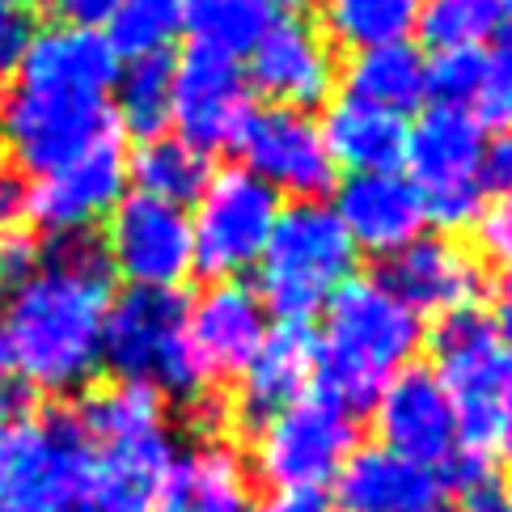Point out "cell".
<instances>
[{
    "label": "cell",
    "instance_id": "obj_1",
    "mask_svg": "<svg viewBox=\"0 0 512 512\" xmlns=\"http://www.w3.org/2000/svg\"><path fill=\"white\" fill-rule=\"evenodd\" d=\"M115 271L94 233L47 237L43 259L0 309V356L26 390L72 394L102 369V322Z\"/></svg>",
    "mask_w": 512,
    "mask_h": 512
},
{
    "label": "cell",
    "instance_id": "obj_2",
    "mask_svg": "<svg viewBox=\"0 0 512 512\" xmlns=\"http://www.w3.org/2000/svg\"><path fill=\"white\" fill-rule=\"evenodd\" d=\"M424 343V322L381 276H352L322 309L314 335L318 394L343 411H364Z\"/></svg>",
    "mask_w": 512,
    "mask_h": 512
},
{
    "label": "cell",
    "instance_id": "obj_3",
    "mask_svg": "<svg viewBox=\"0 0 512 512\" xmlns=\"http://www.w3.org/2000/svg\"><path fill=\"white\" fill-rule=\"evenodd\" d=\"M432 373L453 402L462 449L512 462V347L479 305L453 309L432 326Z\"/></svg>",
    "mask_w": 512,
    "mask_h": 512
},
{
    "label": "cell",
    "instance_id": "obj_4",
    "mask_svg": "<svg viewBox=\"0 0 512 512\" xmlns=\"http://www.w3.org/2000/svg\"><path fill=\"white\" fill-rule=\"evenodd\" d=\"M356 259L360 250L326 199H292L280 208V221L254 263V292L276 322L309 326V318L322 314L326 301L356 276Z\"/></svg>",
    "mask_w": 512,
    "mask_h": 512
},
{
    "label": "cell",
    "instance_id": "obj_5",
    "mask_svg": "<svg viewBox=\"0 0 512 512\" xmlns=\"http://www.w3.org/2000/svg\"><path fill=\"white\" fill-rule=\"evenodd\" d=\"M77 424L106 479L153 512L157 487L178 457L166 398L149 381H111L81 398Z\"/></svg>",
    "mask_w": 512,
    "mask_h": 512
},
{
    "label": "cell",
    "instance_id": "obj_6",
    "mask_svg": "<svg viewBox=\"0 0 512 512\" xmlns=\"http://www.w3.org/2000/svg\"><path fill=\"white\" fill-rule=\"evenodd\" d=\"M119 132L111 98L81 89L34 85L17 77L0 94V161L26 178H43Z\"/></svg>",
    "mask_w": 512,
    "mask_h": 512
},
{
    "label": "cell",
    "instance_id": "obj_7",
    "mask_svg": "<svg viewBox=\"0 0 512 512\" xmlns=\"http://www.w3.org/2000/svg\"><path fill=\"white\" fill-rule=\"evenodd\" d=\"M483 149L487 136L466 111L457 106H428L411 123L407 153H402V174L419 191L424 216L436 233H462L479 221L487 204L483 195Z\"/></svg>",
    "mask_w": 512,
    "mask_h": 512
},
{
    "label": "cell",
    "instance_id": "obj_8",
    "mask_svg": "<svg viewBox=\"0 0 512 512\" xmlns=\"http://www.w3.org/2000/svg\"><path fill=\"white\" fill-rule=\"evenodd\" d=\"M356 453V419L326 394H301L263 419L250 441V466L271 491H322Z\"/></svg>",
    "mask_w": 512,
    "mask_h": 512
},
{
    "label": "cell",
    "instance_id": "obj_9",
    "mask_svg": "<svg viewBox=\"0 0 512 512\" xmlns=\"http://www.w3.org/2000/svg\"><path fill=\"white\" fill-rule=\"evenodd\" d=\"M280 208L284 199L246 166L216 170L204 195L187 212L195 271L212 284L242 280V271H254V263H259L267 237L280 221Z\"/></svg>",
    "mask_w": 512,
    "mask_h": 512
},
{
    "label": "cell",
    "instance_id": "obj_10",
    "mask_svg": "<svg viewBox=\"0 0 512 512\" xmlns=\"http://www.w3.org/2000/svg\"><path fill=\"white\" fill-rule=\"evenodd\" d=\"M115 276L132 288L178 292V284L195 271L191 250V216L187 208L161 204L149 195H123L106 216V233L98 237Z\"/></svg>",
    "mask_w": 512,
    "mask_h": 512
},
{
    "label": "cell",
    "instance_id": "obj_11",
    "mask_svg": "<svg viewBox=\"0 0 512 512\" xmlns=\"http://www.w3.org/2000/svg\"><path fill=\"white\" fill-rule=\"evenodd\" d=\"M254 94L237 60L187 51L174 60V98H170V132L199 153L237 149L246 123L254 119Z\"/></svg>",
    "mask_w": 512,
    "mask_h": 512
},
{
    "label": "cell",
    "instance_id": "obj_12",
    "mask_svg": "<svg viewBox=\"0 0 512 512\" xmlns=\"http://www.w3.org/2000/svg\"><path fill=\"white\" fill-rule=\"evenodd\" d=\"M237 153L254 178H263L280 199H322L335 191L339 170L326 153L322 127L305 111H284V106H263L246 123Z\"/></svg>",
    "mask_w": 512,
    "mask_h": 512
},
{
    "label": "cell",
    "instance_id": "obj_13",
    "mask_svg": "<svg viewBox=\"0 0 512 512\" xmlns=\"http://www.w3.org/2000/svg\"><path fill=\"white\" fill-rule=\"evenodd\" d=\"M127 195V149L123 132L102 136L94 149L72 157L68 166L43 174L30 187V221L47 237L94 233Z\"/></svg>",
    "mask_w": 512,
    "mask_h": 512
},
{
    "label": "cell",
    "instance_id": "obj_14",
    "mask_svg": "<svg viewBox=\"0 0 512 512\" xmlns=\"http://www.w3.org/2000/svg\"><path fill=\"white\" fill-rule=\"evenodd\" d=\"M242 72L254 98H267V106H284V111H305V115H314V106L331 102L339 89L335 47L322 39L318 26L301 22V17H280L254 43Z\"/></svg>",
    "mask_w": 512,
    "mask_h": 512
},
{
    "label": "cell",
    "instance_id": "obj_15",
    "mask_svg": "<svg viewBox=\"0 0 512 512\" xmlns=\"http://www.w3.org/2000/svg\"><path fill=\"white\" fill-rule=\"evenodd\" d=\"M373 428L381 449L424 470H441L462 449L453 402L441 377L424 364H407L398 377L386 381V390L373 398Z\"/></svg>",
    "mask_w": 512,
    "mask_h": 512
},
{
    "label": "cell",
    "instance_id": "obj_16",
    "mask_svg": "<svg viewBox=\"0 0 512 512\" xmlns=\"http://www.w3.org/2000/svg\"><path fill=\"white\" fill-rule=\"evenodd\" d=\"M81 445L77 411L60 407L0 428V512H47Z\"/></svg>",
    "mask_w": 512,
    "mask_h": 512
},
{
    "label": "cell",
    "instance_id": "obj_17",
    "mask_svg": "<svg viewBox=\"0 0 512 512\" xmlns=\"http://www.w3.org/2000/svg\"><path fill=\"white\" fill-rule=\"evenodd\" d=\"M182 318L187 301L178 292L157 288H127L106 305L102 322V364L115 381H149L170 369L174 352L182 347Z\"/></svg>",
    "mask_w": 512,
    "mask_h": 512
},
{
    "label": "cell",
    "instance_id": "obj_18",
    "mask_svg": "<svg viewBox=\"0 0 512 512\" xmlns=\"http://www.w3.org/2000/svg\"><path fill=\"white\" fill-rule=\"evenodd\" d=\"M271 331V314L263 309L259 292L242 280L208 284L187 305L182 318V339H187L195 364L208 381L237 377L254 360Z\"/></svg>",
    "mask_w": 512,
    "mask_h": 512
},
{
    "label": "cell",
    "instance_id": "obj_19",
    "mask_svg": "<svg viewBox=\"0 0 512 512\" xmlns=\"http://www.w3.org/2000/svg\"><path fill=\"white\" fill-rule=\"evenodd\" d=\"M386 280L415 314L445 318L470 309L483 297V259L453 233H419L411 246L390 254L381 267Z\"/></svg>",
    "mask_w": 512,
    "mask_h": 512
},
{
    "label": "cell",
    "instance_id": "obj_20",
    "mask_svg": "<svg viewBox=\"0 0 512 512\" xmlns=\"http://www.w3.org/2000/svg\"><path fill=\"white\" fill-rule=\"evenodd\" d=\"M331 208L339 216V225L347 229V237H352V246L377 254V259H390L402 246H411L428 225L419 191L402 170L343 174L335 182Z\"/></svg>",
    "mask_w": 512,
    "mask_h": 512
},
{
    "label": "cell",
    "instance_id": "obj_21",
    "mask_svg": "<svg viewBox=\"0 0 512 512\" xmlns=\"http://www.w3.org/2000/svg\"><path fill=\"white\" fill-rule=\"evenodd\" d=\"M153 512H254L250 466L229 441L204 436L174 457L153 496Z\"/></svg>",
    "mask_w": 512,
    "mask_h": 512
},
{
    "label": "cell",
    "instance_id": "obj_22",
    "mask_svg": "<svg viewBox=\"0 0 512 512\" xmlns=\"http://www.w3.org/2000/svg\"><path fill=\"white\" fill-rule=\"evenodd\" d=\"M309 381H314V331L305 322H276L254 360L237 373V398L229 411L242 424L259 428L263 419L297 402Z\"/></svg>",
    "mask_w": 512,
    "mask_h": 512
},
{
    "label": "cell",
    "instance_id": "obj_23",
    "mask_svg": "<svg viewBox=\"0 0 512 512\" xmlns=\"http://www.w3.org/2000/svg\"><path fill=\"white\" fill-rule=\"evenodd\" d=\"M335 491L343 512H436L445 504L436 470L415 466L381 445L356 449L347 457Z\"/></svg>",
    "mask_w": 512,
    "mask_h": 512
},
{
    "label": "cell",
    "instance_id": "obj_24",
    "mask_svg": "<svg viewBox=\"0 0 512 512\" xmlns=\"http://www.w3.org/2000/svg\"><path fill=\"white\" fill-rule=\"evenodd\" d=\"M17 77L34 85H60V89H81V94L111 98L115 77H119V56L111 51L102 30L56 22L47 30H34Z\"/></svg>",
    "mask_w": 512,
    "mask_h": 512
},
{
    "label": "cell",
    "instance_id": "obj_25",
    "mask_svg": "<svg viewBox=\"0 0 512 512\" xmlns=\"http://www.w3.org/2000/svg\"><path fill=\"white\" fill-rule=\"evenodd\" d=\"M318 127H322L326 153H331L339 174L402 170L411 119L377 111V106L356 102V98H331V106H326V119Z\"/></svg>",
    "mask_w": 512,
    "mask_h": 512
},
{
    "label": "cell",
    "instance_id": "obj_26",
    "mask_svg": "<svg viewBox=\"0 0 512 512\" xmlns=\"http://www.w3.org/2000/svg\"><path fill=\"white\" fill-rule=\"evenodd\" d=\"M339 98L369 102L377 111L407 119L428 102V60L415 51V43L352 51L339 64Z\"/></svg>",
    "mask_w": 512,
    "mask_h": 512
},
{
    "label": "cell",
    "instance_id": "obj_27",
    "mask_svg": "<svg viewBox=\"0 0 512 512\" xmlns=\"http://www.w3.org/2000/svg\"><path fill=\"white\" fill-rule=\"evenodd\" d=\"M212 174H216L212 157L191 149L174 132L140 140L136 153L127 157V182H136L140 195L161 199V204H174V208H191L204 195Z\"/></svg>",
    "mask_w": 512,
    "mask_h": 512
},
{
    "label": "cell",
    "instance_id": "obj_28",
    "mask_svg": "<svg viewBox=\"0 0 512 512\" xmlns=\"http://www.w3.org/2000/svg\"><path fill=\"white\" fill-rule=\"evenodd\" d=\"M322 39L343 51H373L411 43L419 34L424 0H318Z\"/></svg>",
    "mask_w": 512,
    "mask_h": 512
},
{
    "label": "cell",
    "instance_id": "obj_29",
    "mask_svg": "<svg viewBox=\"0 0 512 512\" xmlns=\"http://www.w3.org/2000/svg\"><path fill=\"white\" fill-rule=\"evenodd\" d=\"M280 22L271 0H182V34L195 51L242 64L254 43Z\"/></svg>",
    "mask_w": 512,
    "mask_h": 512
},
{
    "label": "cell",
    "instance_id": "obj_30",
    "mask_svg": "<svg viewBox=\"0 0 512 512\" xmlns=\"http://www.w3.org/2000/svg\"><path fill=\"white\" fill-rule=\"evenodd\" d=\"M170 98H174V51L170 56L127 60L111 89V115L123 136L153 140L170 132Z\"/></svg>",
    "mask_w": 512,
    "mask_h": 512
},
{
    "label": "cell",
    "instance_id": "obj_31",
    "mask_svg": "<svg viewBox=\"0 0 512 512\" xmlns=\"http://www.w3.org/2000/svg\"><path fill=\"white\" fill-rule=\"evenodd\" d=\"M106 43L127 60H149V56H170L174 39L182 34V0H123L102 26Z\"/></svg>",
    "mask_w": 512,
    "mask_h": 512
},
{
    "label": "cell",
    "instance_id": "obj_32",
    "mask_svg": "<svg viewBox=\"0 0 512 512\" xmlns=\"http://www.w3.org/2000/svg\"><path fill=\"white\" fill-rule=\"evenodd\" d=\"M508 17V0H424L419 34L432 51L453 47H483L496 39L500 22Z\"/></svg>",
    "mask_w": 512,
    "mask_h": 512
},
{
    "label": "cell",
    "instance_id": "obj_33",
    "mask_svg": "<svg viewBox=\"0 0 512 512\" xmlns=\"http://www.w3.org/2000/svg\"><path fill=\"white\" fill-rule=\"evenodd\" d=\"M47 512H149V508L136 504L127 491H119L111 479H106L94 449H89V436H85V445L68 462Z\"/></svg>",
    "mask_w": 512,
    "mask_h": 512
},
{
    "label": "cell",
    "instance_id": "obj_34",
    "mask_svg": "<svg viewBox=\"0 0 512 512\" xmlns=\"http://www.w3.org/2000/svg\"><path fill=\"white\" fill-rule=\"evenodd\" d=\"M436 479H441L445 500H453L462 512H504L508 483L500 479L496 462L483 457V453L457 449L449 462L436 470Z\"/></svg>",
    "mask_w": 512,
    "mask_h": 512
},
{
    "label": "cell",
    "instance_id": "obj_35",
    "mask_svg": "<svg viewBox=\"0 0 512 512\" xmlns=\"http://www.w3.org/2000/svg\"><path fill=\"white\" fill-rule=\"evenodd\" d=\"M487 72V51L483 47H453V51H436L428 60V98L432 106H457L466 111L474 89H479Z\"/></svg>",
    "mask_w": 512,
    "mask_h": 512
},
{
    "label": "cell",
    "instance_id": "obj_36",
    "mask_svg": "<svg viewBox=\"0 0 512 512\" xmlns=\"http://www.w3.org/2000/svg\"><path fill=\"white\" fill-rule=\"evenodd\" d=\"M466 115L483 127V136H504L512 132V68L500 64L496 56L487 51V72L479 89H474V98L466 106Z\"/></svg>",
    "mask_w": 512,
    "mask_h": 512
},
{
    "label": "cell",
    "instance_id": "obj_37",
    "mask_svg": "<svg viewBox=\"0 0 512 512\" xmlns=\"http://www.w3.org/2000/svg\"><path fill=\"white\" fill-rule=\"evenodd\" d=\"M470 229H474V242H479L483 259L512 267V199H491V204H483L479 221Z\"/></svg>",
    "mask_w": 512,
    "mask_h": 512
},
{
    "label": "cell",
    "instance_id": "obj_38",
    "mask_svg": "<svg viewBox=\"0 0 512 512\" xmlns=\"http://www.w3.org/2000/svg\"><path fill=\"white\" fill-rule=\"evenodd\" d=\"M30 39H34V17L26 13V5L0 0V85L17 77Z\"/></svg>",
    "mask_w": 512,
    "mask_h": 512
},
{
    "label": "cell",
    "instance_id": "obj_39",
    "mask_svg": "<svg viewBox=\"0 0 512 512\" xmlns=\"http://www.w3.org/2000/svg\"><path fill=\"white\" fill-rule=\"evenodd\" d=\"M43 259V242L34 237L30 229H9V233H0V284H17V280H26L34 267H39Z\"/></svg>",
    "mask_w": 512,
    "mask_h": 512
},
{
    "label": "cell",
    "instance_id": "obj_40",
    "mask_svg": "<svg viewBox=\"0 0 512 512\" xmlns=\"http://www.w3.org/2000/svg\"><path fill=\"white\" fill-rule=\"evenodd\" d=\"M479 178H483V195H491V199H512V132L487 140Z\"/></svg>",
    "mask_w": 512,
    "mask_h": 512
},
{
    "label": "cell",
    "instance_id": "obj_41",
    "mask_svg": "<svg viewBox=\"0 0 512 512\" xmlns=\"http://www.w3.org/2000/svg\"><path fill=\"white\" fill-rule=\"evenodd\" d=\"M30 221V182L26 174H17L13 166L0 161V233L26 229Z\"/></svg>",
    "mask_w": 512,
    "mask_h": 512
},
{
    "label": "cell",
    "instance_id": "obj_42",
    "mask_svg": "<svg viewBox=\"0 0 512 512\" xmlns=\"http://www.w3.org/2000/svg\"><path fill=\"white\" fill-rule=\"evenodd\" d=\"M47 13L56 17L60 26H81V30H102L111 22V13L123 0H43Z\"/></svg>",
    "mask_w": 512,
    "mask_h": 512
},
{
    "label": "cell",
    "instance_id": "obj_43",
    "mask_svg": "<svg viewBox=\"0 0 512 512\" xmlns=\"http://www.w3.org/2000/svg\"><path fill=\"white\" fill-rule=\"evenodd\" d=\"M26 407H30V390L22 386V377L5 364V356H0V428L17 424V419L26 415Z\"/></svg>",
    "mask_w": 512,
    "mask_h": 512
},
{
    "label": "cell",
    "instance_id": "obj_44",
    "mask_svg": "<svg viewBox=\"0 0 512 512\" xmlns=\"http://www.w3.org/2000/svg\"><path fill=\"white\" fill-rule=\"evenodd\" d=\"M491 326L504 347H512V267H500L496 284H491Z\"/></svg>",
    "mask_w": 512,
    "mask_h": 512
},
{
    "label": "cell",
    "instance_id": "obj_45",
    "mask_svg": "<svg viewBox=\"0 0 512 512\" xmlns=\"http://www.w3.org/2000/svg\"><path fill=\"white\" fill-rule=\"evenodd\" d=\"M259 512H335L322 491H271V500Z\"/></svg>",
    "mask_w": 512,
    "mask_h": 512
},
{
    "label": "cell",
    "instance_id": "obj_46",
    "mask_svg": "<svg viewBox=\"0 0 512 512\" xmlns=\"http://www.w3.org/2000/svg\"><path fill=\"white\" fill-rule=\"evenodd\" d=\"M491 56L512 68V17H504V22H500V30H496V51H491Z\"/></svg>",
    "mask_w": 512,
    "mask_h": 512
},
{
    "label": "cell",
    "instance_id": "obj_47",
    "mask_svg": "<svg viewBox=\"0 0 512 512\" xmlns=\"http://www.w3.org/2000/svg\"><path fill=\"white\" fill-rule=\"evenodd\" d=\"M309 5H314V0H271V9H276L280 17H301Z\"/></svg>",
    "mask_w": 512,
    "mask_h": 512
},
{
    "label": "cell",
    "instance_id": "obj_48",
    "mask_svg": "<svg viewBox=\"0 0 512 512\" xmlns=\"http://www.w3.org/2000/svg\"><path fill=\"white\" fill-rule=\"evenodd\" d=\"M504 512H512V483H508V500H504Z\"/></svg>",
    "mask_w": 512,
    "mask_h": 512
},
{
    "label": "cell",
    "instance_id": "obj_49",
    "mask_svg": "<svg viewBox=\"0 0 512 512\" xmlns=\"http://www.w3.org/2000/svg\"><path fill=\"white\" fill-rule=\"evenodd\" d=\"M9 5H26V0H9Z\"/></svg>",
    "mask_w": 512,
    "mask_h": 512
},
{
    "label": "cell",
    "instance_id": "obj_50",
    "mask_svg": "<svg viewBox=\"0 0 512 512\" xmlns=\"http://www.w3.org/2000/svg\"><path fill=\"white\" fill-rule=\"evenodd\" d=\"M508 9H512V0H508Z\"/></svg>",
    "mask_w": 512,
    "mask_h": 512
}]
</instances>
